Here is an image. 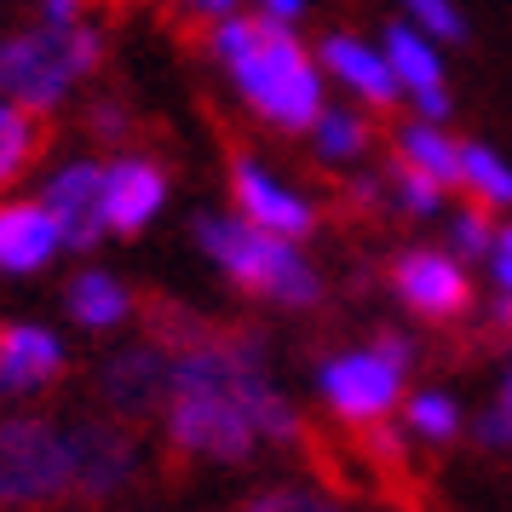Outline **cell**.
I'll return each instance as SVG.
<instances>
[{
    "instance_id": "obj_32",
    "label": "cell",
    "mask_w": 512,
    "mask_h": 512,
    "mask_svg": "<svg viewBox=\"0 0 512 512\" xmlns=\"http://www.w3.org/2000/svg\"><path fill=\"white\" fill-rule=\"evenodd\" d=\"M259 18H271V24H300L305 0H259Z\"/></svg>"
},
{
    "instance_id": "obj_23",
    "label": "cell",
    "mask_w": 512,
    "mask_h": 512,
    "mask_svg": "<svg viewBox=\"0 0 512 512\" xmlns=\"http://www.w3.org/2000/svg\"><path fill=\"white\" fill-rule=\"evenodd\" d=\"M386 202H392V213L432 219V213H443V185H432V179L415 173V167L392 162V173H386Z\"/></svg>"
},
{
    "instance_id": "obj_11",
    "label": "cell",
    "mask_w": 512,
    "mask_h": 512,
    "mask_svg": "<svg viewBox=\"0 0 512 512\" xmlns=\"http://www.w3.org/2000/svg\"><path fill=\"white\" fill-rule=\"evenodd\" d=\"M41 208L58 219L64 248L75 254L98 248V236H110L104 231V162H64L41 190Z\"/></svg>"
},
{
    "instance_id": "obj_29",
    "label": "cell",
    "mask_w": 512,
    "mask_h": 512,
    "mask_svg": "<svg viewBox=\"0 0 512 512\" xmlns=\"http://www.w3.org/2000/svg\"><path fill=\"white\" fill-rule=\"evenodd\" d=\"M93 133H98V139H110V144H121L127 133H133V121H127V110H121V104H110V98H104V104H93Z\"/></svg>"
},
{
    "instance_id": "obj_34",
    "label": "cell",
    "mask_w": 512,
    "mask_h": 512,
    "mask_svg": "<svg viewBox=\"0 0 512 512\" xmlns=\"http://www.w3.org/2000/svg\"><path fill=\"white\" fill-rule=\"evenodd\" d=\"M495 328H501V334H512V300L495 305Z\"/></svg>"
},
{
    "instance_id": "obj_24",
    "label": "cell",
    "mask_w": 512,
    "mask_h": 512,
    "mask_svg": "<svg viewBox=\"0 0 512 512\" xmlns=\"http://www.w3.org/2000/svg\"><path fill=\"white\" fill-rule=\"evenodd\" d=\"M403 24H415L426 41H438V47H455L466 41V12L455 0H403Z\"/></svg>"
},
{
    "instance_id": "obj_10",
    "label": "cell",
    "mask_w": 512,
    "mask_h": 512,
    "mask_svg": "<svg viewBox=\"0 0 512 512\" xmlns=\"http://www.w3.org/2000/svg\"><path fill=\"white\" fill-rule=\"evenodd\" d=\"M64 438H70V495L104 501V495L127 489L133 466H139V449L116 420H75Z\"/></svg>"
},
{
    "instance_id": "obj_25",
    "label": "cell",
    "mask_w": 512,
    "mask_h": 512,
    "mask_svg": "<svg viewBox=\"0 0 512 512\" xmlns=\"http://www.w3.org/2000/svg\"><path fill=\"white\" fill-rule=\"evenodd\" d=\"M489 248H495V225H489V208H461V213H449V254L461 259H484L489 265Z\"/></svg>"
},
{
    "instance_id": "obj_28",
    "label": "cell",
    "mask_w": 512,
    "mask_h": 512,
    "mask_svg": "<svg viewBox=\"0 0 512 512\" xmlns=\"http://www.w3.org/2000/svg\"><path fill=\"white\" fill-rule=\"evenodd\" d=\"M472 432H478V443H484V449H512V415H507V409H495V403L478 415V426H472Z\"/></svg>"
},
{
    "instance_id": "obj_12",
    "label": "cell",
    "mask_w": 512,
    "mask_h": 512,
    "mask_svg": "<svg viewBox=\"0 0 512 512\" xmlns=\"http://www.w3.org/2000/svg\"><path fill=\"white\" fill-rule=\"evenodd\" d=\"M167 202V173L150 156H116L104 162V231L139 236Z\"/></svg>"
},
{
    "instance_id": "obj_31",
    "label": "cell",
    "mask_w": 512,
    "mask_h": 512,
    "mask_svg": "<svg viewBox=\"0 0 512 512\" xmlns=\"http://www.w3.org/2000/svg\"><path fill=\"white\" fill-rule=\"evenodd\" d=\"M374 351H380L386 363H397L403 374L415 369V340H409V334H380V340H374Z\"/></svg>"
},
{
    "instance_id": "obj_3",
    "label": "cell",
    "mask_w": 512,
    "mask_h": 512,
    "mask_svg": "<svg viewBox=\"0 0 512 512\" xmlns=\"http://www.w3.org/2000/svg\"><path fill=\"white\" fill-rule=\"evenodd\" d=\"M104 41L93 24H70V29H18V35H0V98L18 104L29 116H47L58 110L70 87L81 75L98 70Z\"/></svg>"
},
{
    "instance_id": "obj_9",
    "label": "cell",
    "mask_w": 512,
    "mask_h": 512,
    "mask_svg": "<svg viewBox=\"0 0 512 512\" xmlns=\"http://www.w3.org/2000/svg\"><path fill=\"white\" fill-rule=\"evenodd\" d=\"M98 386H104V403H110L121 420L167 415V403H173V357H167L156 340H139V346L116 351V357L104 363Z\"/></svg>"
},
{
    "instance_id": "obj_2",
    "label": "cell",
    "mask_w": 512,
    "mask_h": 512,
    "mask_svg": "<svg viewBox=\"0 0 512 512\" xmlns=\"http://www.w3.org/2000/svg\"><path fill=\"white\" fill-rule=\"evenodd\" d=\"M196 242L242 294H265L271 305H288V311H305V305L323 300V282L305 265L300 248L248 225L242 213H202L196 219Z\"/></svg>"
},
{
    "instance_id": "obj_13",
    "label": "cell",
    "mask_w": 512,
    "mask_h": 512,
    "mask_svg": "<svg viewBox=\"0 0 512 512\" xmlns=\"http://www.w3.org/2000/svg\"><path fill=\"white\" fill-rule=\"evenodd\" d=\"M64 374V340L47 323H0V403Z\"/></svg>"
},
{
    "instance_id": "obj_26",
    "label": "cell",
    "mask_w": 512,
    "mask_h": 512,
    "mask_svg": "<svg viewBox=\"0 0 512 512\" xmlns=\"http://www.w3.org/2000/svg\"><path fill=\"white\" fill-rule=\"evenodd\" d=\"M242 512H346V507H340V501H328V495H317V489L277 484V489H259Z\"/></svg>"
},
{
    "instance_id": "obj_15",
    "label": "cell",
    "mask_w": 512,
    "mask_h": 512,
    "mask_svg": "<svg viewBox=\"0 0 512 512\" xmlns=\"http://www.w3.org/2000/svg\"><path fill=\"white\" fill-rule=\"evenodd\" d=\"M317 64H323V75H334L346 93L363 98L369 110H397V98H403L392 64H386V52L369 47V41H357V35H328L323 47H317Z\"/></svg>"
},
{
    "instance_id": "obj_33",
    "label": "cell",
    "mask_w": 512,
    "mask_h": 512,
    "mask_svg": "<svg viewBox=\"0 0 512 512\" xmlns=\"http://www.w3.org/2000/svg\"><path fill=\"white\" fill-rule=\"evenodd\" d=\"M185 6H196L202 18H213V24H219V18H231V12H236V0H185Z\"/></svg>"
},
{
    "instance_id": "obj_21",
    "label": "cell",
    "mask_w": 512,
    "mask_h": 512,
    "mask_svg": "<svg viewBox=\"0 0 512 512\" xmlns=\"http://www.w3.org/2000/svg\"><path fill=\"white\" fill-rule=\"evenodd\" d=\"M35 150H41V121L0 98V185H12L18 173H29Z\"/></svg>"
},
{
    "instance_id": "obj_8",
    "label": "cell",
    "mask_w": 512,
    "mask_h": 512,
    "mask_svg": "<svg viewBox=\"0 0 512 512\" xmlns=\"http://www.w3.org/2000/svg\"><path fill=\"white\" fill-rule=\"evenodd\" d=\"M231 196H236V213L248 225L282 236V242H305V236L317 231V208L305 202L300 190L282 185L277 173L259 162V156H248V150L231 156Z\"/></svg>"
},
{
    "instance_id": "obj_18",
    "label": "cell",
    "mask_w": 512,
    "mask_h": 512,
    "mask_svg": "<svg viewBox=\"0 0 512 512\" xmlns=\"http://www.w3.org/2000/svg\"><path fill=\"white\" fill-rule=\"evenodd\" d=\"M70 317L81 328H116L133 317V288L110 271H81L70 282Z\"/></svg>"
},
{
    "instance_id": "obj_30",
    "label": "cell",
    "mask_w": 512,
    "mask_h": 512,
    "mask_svg": "<svg viewBox=\"0 0 512 512\" xmlns=\"http://www.w3.org/2000/svg\"><path fill=\"white\" fill-rule=\"evenodd\" d=\"M41 24H52V29L87 24V0H41Z\"/></svg>"
},
{
    "instance_id": "obj_7",
    "label": "cell",
    "mask_w": 512,
    "mask_h": 512,
    "mask_svg": "<svg viewBox=\"0 0 512 512\" xmlns=\"http://www.w3.org/2000/svg\"><path fill=\"white\" fill-rule=\"evenodd\" d=\"M392 294L426 323H449L472 311V277L449 248H403L392 259Z\"/></svg>"
},
{
    "instance_id": "obj_1",
    "label": "cell",
    "mask_w": 512,
    "mask_h": 512,
    "mask_svg": "<svg viewBox=\"0 0 512 512\" xmlns=\"http://www.w3.org/2000/svg\"><path fill=\"white\" fill-rule=\"evenodd\" d=\"M213 58L231 75V87L248 98L259 121L277 133H305L323 116V64L300 47V35L271 18H219Z\"/></svg>"
},
{
    "instance_id": "obj_5",
    "label": "cell",
    "mask_w": 512,
    "mask_h": 512,
    "mask_svg": "<svg viewBox=\"0 0 512 512\" xmlns=\"http://www.w3.org/2000/svg\"><path fill=\"white\" fill-rule=\"evenodd\" d=\"M167 443L196 461H248L259 432L248 426V409L236 392L213 386H173L167 403Z\"/></svg>"
},
{
    "instance_id": "obj_4",
    "label": "cell",
    "mask_w": 512,
    "mask_h": 512,
    "mask_svg": "<svg viewBox=\"0 0 512 512\" xmlns=\"http://www.w3.org/2000/svg\"><path fill=\"white\" fill-rule=\"evenodd\" d=\"M70 495V438L35 415L0 420V507H41Z\"/></svg>"
},
{
    "instance_id": "obj_19",
    "label": "cell",
    "mask_w": 512,
    "mask_h": 512,
    "mask_svg": "<svg viewBox=\"0 0 512 512\" xmlns=\"http://www.w3.org/2000/svg\"><path fill=\"white\" fill-rule=\"evenodd\" d=\"M461 190L489 213L512 208V162L489 144H461Z\"/></svg>"
},
{
    "instance_id": "obj_22",
    "label": "cell",
    "mask_w": 512,
    "mask_h": 512,
    "mask_svg": "<svg viewBox=\"0 0 512 512\" xmlns=\"http://www.w3.org/2000/svg\"><path fill=\"white\" fill-rule=\"evenodd\" d=\"M403 420H409V432H415L420 443H455V432H461V403L449 392H415L409 403H403Z\"/></svg>"
},
{
    "instance_id": "obj_6",
    "label": "cell",
    "mask_w": 512,
    "mask_h": 512,
    "mask_svg": "<svg viewBox=\"0 0 512 512\" xmlns=\"http://www.w3.org/2000/svg\"><path fill=\"white\" fill-rule=\"evenodd\" d=\"M403 380L409 374L386 363L380 351H340V357H328L323 369H317V392L334 415L346 420V426H380V420L397 409V397H403Z\"/></svg>"
},
{
    "instance_id": "obj_16",
    "label": "cell",
    "mask_w": 512,
    "mask_h": 512,
    "mask_svg": "<svg viewBox=\"0 0 512 512\" xmlns=\"http://www.w3.org/2000/svg\"><path fill=\"white\" fill-rule=\"evenodd\" d=\"M386 64H392L403 98H420V93H443V58H438V41H426L415 24H392L386 29Z\"/></svg>"
},
{
    "instance_id": "obj_14",
    "label": "cell",
    "mask_w": 512,
    "mask_h": 512,
    "mask_svg": "<svg viewBox=\"0 0 512 512\" xmlns=\"http://www.w3.org/2000/svg\"><path fill=\"white\" fill-rule=\"evenodd\" d=\"M64 248L58 219L35 202H0V277H35Z\"/></svg>"
},
{
    "instance_id": "obj_35",
    "label": "cell",
    "mask_w": 512,
    "mask_h": 512,
    "mask_svg": "<svg viewBox=\"0 0 512 512\" xmlns=\"http://www.w3.org/2000/svg\"><path fill=\"white\" fill-rule=\"evenodd\" d=\"M495 409H507V415H512V369L501 374V397H495Z\"/></svg>"
},
{
    "instance_id": "obj_27",
    "label": "cell",
    "mask_w": 512,
    "mask_h": 512,
    "mask_svg": "<svg viewBox=\"0 0 512 512\" xmlns=\"http://www.w3.org/2000/svg\"><path fill=\"white\" fill-rule=\"evenodd\" d=\"M489 277L501 288V300H512V225L495 231V248H489Z\"/></svg>"
},
{
    "instance_id": "obj_20",
    "label": "cell",
    "mask_w": 512,
    "mask_h": 512,
    "mask_svg": "<svg viewBox=\"0 0 512 512\" xmlns=\"http://www.w3.org/2000/svg\"><path fill=\"white\" fill-rule=\"evenodd\" d=\"M311 144H317V156L334 167H351L363 150H369V127H363V116H351V110H334V104H323V116L311 121Z\"/></svg>"
},
{
    "instance_id": "obj_17",
    "label": "cell",
    "mask_w": 512,
    "mask_h": 512,
    "mask_svg": "<svg viewBox=\"0 0 512 512\" xmlns=\"http://www.w3.org/2000/svg\"><path fill=\"white\" fill-rule=\"evenodd\" d=\"M397 162L426 173V179L443 185V190L461 185V144L449 139L443 127H432V121H409V127L397 133Z\"/></svg>"
}]
</instances>
